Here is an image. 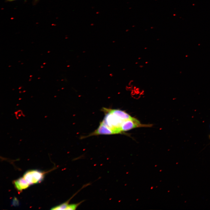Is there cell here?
Returning a JSON list of instances; mask_svg holds the SVG:
<instances>
[{
  "instance_id": "3",
  "label": "cell",
  "mask_w": 210,
  "mask_h": 210,
  "mask_svg": "<svg viewBox=\"0 0 210 210\" xmlns=\"http://www.w3.org/2000/svg\"><path fill=\"white\" fill-rule=\"evenodd\" d=\"M103 110L104 112L110 113L123 120H133L134 118L126 112L120 110L112 109L106 108H103Z\"/></svg>"
},
{
  "instance_id": "10",
  "label": "cell",
  "mask_w": 210,
  "mask_h": 210,
  "mask_svg": "<svg viewBox=\"0 0 210 210\" xmlns=\"http://www.w3.org/2000/svg\"><path fill=\"white\" fill-rule=\"evenodd\" d=\"M209 138H210V135H209Z\"/></svg>"
},
{
  "instance_id": "6",
  "label": "cell",
  "mask_w": 210,
  "mask_h": 210,
  "mask_svg": "<svg viewBox=\"0 0 210 210\" xmlns=\"http://www.w3.org/2000/svg\"><path fill=\"white\" fill-rule=\"evenodd\" d=\"M15 187L19 191H21L27 188L29 186V184L23 177H20L14 182Z\"/></svg>"
},
{
  "instance_id": "4",
  "label": "cell",
  "mask_w": 210,
  "mask_h": 210,
  "mask_svg": "<svg viewBox=\"0 0 210 210\" xmlns=\"http://www.w3.org/2000/svg\"><path fill=\"white\" fill-rule=\"evenodd\" d=\"M141 126V124L137 119L125 120L123 122L121 127V131H127Z\"/></svg>"
},
{
  "instance_id": "9",
  "label": "cell",
  "mask_w": 210,
  "mask_h": 210,
  "mask_svg": "<svg viewBox=\"0 0 210 210\" xmlns=\"http://www.w3.org/2000/svg\"><path fill=\"white\" fill-rule=\"evenodd\" d=\"M39 0H34V4H36Z\"/></svg>"
},
{
  "instance_id": "1",
  "label": "cell",
  "mask_w": 210,
  "mask_h": 210,
  "mask_svg": "<svg viewBox=\"0 0 210 210\" xmlns=\"http://www.w3.org/2000/svg\"><path fill=\"white\" fill-rule=\"evenodd\" d=\"M106 112L105 117L100 123L113 130L116 134L120 133L121 127L124 120L110 113Z\"/></svg>"
},
{
  "instance_id": "7",
  "label": "cell",
  "mask_w": 210,
  "mask_h": 210,
  "mask_svg": "<svg viewBox=\"0 0 210 210\" xmlns=\"http://www.w3.org/2000/svg\"><path fill=\"white\" fill-rule=\"evenodd\" d=\"M73 197L69 200L67 201V202L64 203L62 204H60V205L55 206L53 207L51 209L52 210H67V208L68 207L69 205V203L71 199Z\"/></svg>"
},
{
  "instance_id": "5",
  "label": "cell",
  "mask_w": 210,
  "mask_h": 210,
  "mask_svg": "<svg viewBox=\"0 0 210 210\" xmlns=\"http://www.w3.org/2000/svg\"><path fill=\"white\" fill-rule=\"evenodd\" d=\"M116 133L113 130L100 123L97 129L88 136L99 135H110Z\"/></svg>"
},
{
  "instance_id": "2",
  "label": "cell",
  "mask_w": 210,
  "mask_h": 210,
  "mask_svg": "<svg viewBox=\"0 0 210 210\" xmlns=\"http://www.w3.org/2000/svg\"><path fill=\"white\" fill-rule=\"evenodd\" d=\"M44 176V173L38 170H32L26 172L23 178L29 185L34 184L42 181Z\"/></svg>"
},
{
  "instance_id": "8",
  "label": "cell",
  "mask_w": 210,
  "mask_h": 210,
  "mask_svg": "<svg viewBox=\"0 0 210 210\" xmlns=\"http://www.w3.org/2000/svg\"><path fill=\"white\" fill-rule=\"evenodd\" d=\"M16 0H6L5 1L6 2H11Z\"/></svg>"
}]
</instances>
